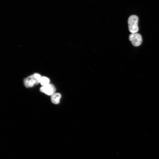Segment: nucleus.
<instances>
[{"label": "nucleus", "mask_w": 159, "mask_h": 159, "mask_svg": "<svg viewBox=\"0 0 159 159\" xmlns=\"http://www.w3.org/2000/svg\"><path fill=\"white\" fill-rule=\"evenodd\" d=\"M61 95L59 93H55L51 96L52 102L55 104H58L60 102Z\"/></svg>", "instance_id": "obj_4"}, {"label": "nucleus", "mask_w": 159, "mask_h": 159, "mask_svg": "<svg viewBox=\"0 0 159 159\" xmlns=\"http://www.w3.org/2000/svg\"><path fill=\"white\" fill-rule=\"evenodd\" d=\"M28 81H29V78H26L24 79V85L25 86L27 87V88H29L28 86Z\"/></svg>", "instance_id": "obj_8"}, {"label": "nucleus", "mask_w": 159, "mask_h": 159, "mask_svg": "<svg viewBox=\"0 0 159 159\" xmlns=\"http://www.w3.org/2000/svg\"><path fill=\"white\" fill-rule=\"evenodd\" d=\"M129 39L132 44L135 47L140 46L142 41L141 35L137 33L131 34L129 36Z\"/></svg>", "instance_id": "obj_2"}, {"label": "nucleus", "mask_w": 159, "mask_h": 159, "mask_svg": "<svg viewBox=\"0 0 159 159\" xmlns=\"http://www.w3.org/2000/svg\"><path fill=\"white\" fill-rule=\"evenodd\" d=\"M139 18L136 15L130 16L128 20L129 29L131 34L137 33L139 30L138 26Z\"/></svg>", "instance_id": "obj_1"}, {"label": "nucleus", "mask_w": 159, "mask_h": 159, "mask_svg": "<svg viewBox=\"0 0 159 159\" xmlns=\"http://www.w3.org/2000/svg\"><path fill=\"white\" fill-rule=\"evenodd\" d=\"M28 86L29 87H31L34 86L35 84H37L38 83L34 78H30L28 77Z\"/></svg>", "instance_id": "obj_7"}, {"label": "nucleus", "mask_w": 159, "mask_h": 159, "mask_svg": "<svg viewBox=\"0 0 159 159\" xmlns=\"http://www.w3.org/2000/svg\"><path fill=\"white\" fill-rule=\"evenodd\" d=\"M50 83V80L45 76H42L40 82V83L42 86H45L49 84Z\"/></svg>", "instance_id": "obj_5"}, {"label": "nucleus", "mask_w": 159, "mask_h": 159, "mask_svg": "<svg viewBox=\"0 0 159 159\" xmlns=\"http://www.w3.org/2000/svg\"><path fill=\"white\" fill-rule=\"evenodd\" d=\"M42 77L40 74L37 73H35L33 75L28 77L30 78H34L39 83H40Z\"/></svg>", "instance_id": "obj_6"}, {"label": "nucleus", "mask_w": 159, "mask_h": 159, "mask_svg": "<svg viewBox=\"0 0 159 159\" xmlns=\"http://www.w3.org/2000/svg\"><path fill=\"white\" fill-rule=\"evenodd\" d=\"M40 90L43 93L51 96L55 93L56 89L53 85L49 84L45 86H42L41 87Z\"/></svg>", "instance_id": "obj_3"}]
</instances>
